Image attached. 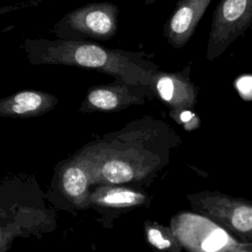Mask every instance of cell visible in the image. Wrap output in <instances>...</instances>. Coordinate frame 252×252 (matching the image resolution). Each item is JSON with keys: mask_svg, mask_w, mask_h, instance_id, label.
Returning a JSON list of instances; mask_svg holds the SVG:
<instances>
[{"mask_svg": "<svg viewBox=\"0 0 252 252\" xmlns=\"http://www.w3.org/2000/svg\"><path fill=\"white\" fill-rule=\"evenodd\" d=\"M60 185L65 196L77 207L86 208L91 204L90 186L94 183L92 163L87 149L62 167Z\"/></svg>", "mask_w": 252, "mask_h": 252, "instance_id": "obj_6", "label": "cell"}, {"mask_svg": "<svg viewBox=\"0 0 252 252\" xmlns=\"http://www.w3.org/2000/svg\"><path fill=\"white\" fill-rule=\"evenodd\" d=\"M118 8L112 3H91L62 17L52 28L58 38L76 40H108L118 25Z\"/></svg>", "mask_w": 252, "mask_h": 252, "instance_id": "obj_2", "label": "cell"}, {"mask_svg": "<svg viewBox=\"0 0 252 252\" xmlns=\"http://www.w3.org/2000/svg\"><path fill=\"white\" fill-rule=\"evenodd\" d=\"M151 91H153L151 86L115 79L106 85L91 87L81 104L80 111L89 113L122 110L130 105L143 103Z\"/></svg>", "mask_w": 252, "mask_h": 252, "instance_id": "obj_4", "label": "cell"}, {"mask_svg": "<svg viewBox=\"0 0 252 252\" xmlns=\"http://www.w3.org/2000/svg\"><path fill=\"white\" fill-rule=\"evenodd\" d=\"M191 117H192V113L189 112V111H183V112H181V114H180V119H181L183 122L189 121Z\"/></svg>", "mask_w": 252, "mask_h": 252, "instance_id": "obj_13", "label": "cell"}, {"mask_svg": "<svg viewBox=\"0 0 252 252\" xmlns=\"http://www.w3.org/2000/svg\"><path fill=\"white\" fill-rule=\"evenodd\" d=\"M191 63L182 70L173 73L156 72L153 77L152 89L158 96L173 106H181L193 101L195 87L190 81Z\"/></svg>", "mask_w": 252, "mask_h": 252, "instance_id": "obj_8", "label": "cell"}, {"mask_svg": "<svg viewBox=\"0 0 252 252\" xmlns=\"http://www.w3.org/2000/svg\"><path fill=\"white\" fill-rule=\"evenodd\" d=\"M148 242L158 250H167L171 247V241L164 230L155 224L145 225Z\"/></svg>", "mask_w": 252, "mask_h": 252, "instance_id": "obj_10", "label": "cell"}, {"mask_svg": "<svg viewBox=\"0 0 252 252\" xmlns=\"http://www.w3.org/2000/svg\"><path fill=\"white\" fill-rule=\"evenodd\" d=\"M157 0H145V4L146 5H151L153 3H155Z\"/></svg>", "mask_w": 252, "mask_h": 252, "instance_id": "obj_14", "label": "cell"}, {"mask_svg": "<svg viewBox=\"0 0 252 252\" xmlns=\"http://www.w3.org/2000/svg\"><path fill=\"white\" fill-rule=\"evenodd\" d=\"M212 0H179L163 27V36L174 48H182L195 32Z\"/></svg>", "mask_w": 252, "mask_h": 252, "instance_id": "obj_5", "label": "cell"}, {"mask_svg": "<svg viewBox=\"0 0 252 252\" xmlns=\"http://www.w3.org/2000/svg\"><path fill=\"white\" fill-rule=\"evenodd\" d=\"M252 26V0H220L211 22L206 59L213 61Z\"/></svg>", "mask_w": 252, "mask_h": 252, "instance_id": "obj_3", "label": "cell"}, {"mask_svg": "<svg viewBox=\"0 0 252 252\" xmlns=\"http://www.w3.org/2000/svg\"><path fill=\"white\" fill-rule=\"evenodd\" d=\"M235 86L239 94L243 98H252V76L245 75L238 78L235 82Z\"/></svg>", "mask_w": 252, "mask_h": 252, "instance_id": "obj_12", "label": "cell"}, {"mask_svg": "<svg viewBox=\"0 0 252 252\" xmlns=\"http://www.w3.org/2000/svg\"><path fill=\"white\" fill-rule=\"evenodd\" d=\"M146 196L138 191L114 185H100L91 193L90 202L99 207L123 209L145 203Z\"/></svg>", "mask_w": 252, "mask_h": 252, "instance_id": "obj_9", "label": "cell"}, {"mask_svg": "<svg viewBox=\"0 0 252 252\" xmlns=\"http://www.w3.org/2000/svg\"><path fill=\"white\" fill-rule=\"evenodd\" d=\"M58 99L41 91H21L0 98V116L34 117L53 109Z\"/></svg>", "mask_w": 252, "mask_h": 252, "instance_id": "obj_7", "label": "cell"}, {"mask_svg": "<svg viewBox=\"0 0 252 252\" xmlns=\"http://www.w3.org/2000/svg\"><path fill=\"white\" fill-rule=\"evenodd\" d=\"M22 48L31 64L87 68L133 84L152 86L158 71L145 52L109 48L93 40L26 38Z\"/></svg>", "mask_w": 252, "mask_h": 252, "instance_id": "obj_1", "label": "cell"}, {"mask_svg": "<svg viewBox=\"0 0 252 252\" xmlns=\"http://www.w3.org/2000/svg\"><path fill=\"white\" fill-rule=\"evenodd\" d=\"M231 224L235 229L241 232H247L252 229V207L239 206L231 215Z\"/></svg>", "mask_w": 252, "mask_h": 252, "instance_id": "obj_11", "label": "cell"}]
</instances>
